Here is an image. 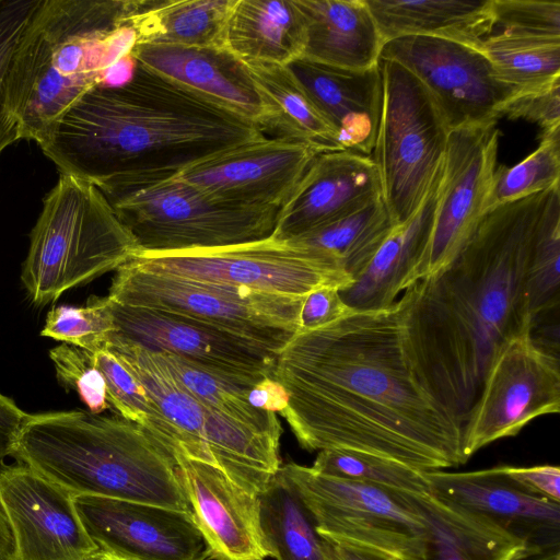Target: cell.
<instances>
[{"label":"cell","mask_w":560,"mask_h":560,"mask_svg":"<svg viewBox=\"0 0 560 560\" xmlns=\"http://www.w3.org/2000/svg\"><path fill=\"white\" fill-rule=\"evenodd\" d=\"M408 304L405 290L387 308L299 332L277 353L270 377L289 394L280 415L301 447L355 451L423 471L466 463L464 423L419 371Z\"/></svg>","instance_id":"obj_1"},{"label":"cell","mask_w":560,"mask_h":560,"mask_svg":"<svg viewBox=\"0 0 560 560\" xmlns=\"http://www.w3.org/2000/svg\"><path fill=\"white\" fill-rule=\"evenodd\" d=\"M560 185L489 210L454 260L408 288L407 329L419 371L465 423L500 348L532 329L527 271Z\"/></svg>","instance_id":"obj_2"},{"label":"cell","mask_w":560,"mask_h":560,"mask_svg":"<svg viewBox=\"0 0 560 560\" xmlns=\"http://www.w3.org/2000/svg\"><path fill=\"white\" fill-rule=\"evenodd\" d=\"M262 137L257 124L136 62L125 81L102 83L84 94L39 148L60 174L104 191L174 176Z\"/></svg>","instance_id":"obj_3"},{"label":"cell","mask_w":560,"mask_h":560,"mask_svg":"<svg viewBox=\"0 0 560 560\" xmlns=\"http://www.w3.org/2000/svg\"><path fill=\"white\" fill-rule=\"evenodd\" d=\"M140 0H42L12 56L7 102L20 138L42 144L65 113L107 83L136 44Z\"/></svg>","instance_id":"obj_4"},{"label":"cell","mask_w":560,"mask_h":560,"mask_svg":"<svg viewBox=\"0 0 560 560\" xmlns=\"http://www.w3.org/2000/svg\"><path fill=\"white\" fill-rule=\"evenodd\" d=\"M12 455L74 497L191 512L174 454L145 428L118 415H27Z\"/></svg>","instance_id":"obj_5"},{"label":"cell","mask_w":560,"mask_h":560,"mask_svg":"<svg viewBox=\"0 0 560 560\" xmlns=\"http://www.w3.org/2000/svg\"><path fill=\"white\" fill-rule=\"evenodd\" d=\"M30 238L21 279L37 306L118 270L138 254L101 190L65 174L45 197Z\"/></svg>","instance_id":"obj_6"},{"label":"cell","mask_w":560,"mask_h":560,"mask_svg":"<svg viewBox=\"0 0 560 560\" xmlns=\"http://www.w3.org/2000/svg\"><path fill=\"white\" fill-rule=\"evenodd\" d=\"M139 253L215 248L273 234L280 209L215 199L174 176L137 180L101 191Z\"/></svg>","instance_id":"obj_7"},{"label":"cell","mask_w":560,"mask_h":560,"mask_svg":"<svg viewBox=\"0 0 560 560\" xmlns=\"http://www.w3.org/2000/svg\"><path fill=\"white\" fill-rule=\"evenodd\" d=\"M112 301L171 314L278 353L301 330L305 296H288L142 270H116Z\"/></svg>","instance_id":"obj_8"},{"label":"cell","mask_w":560,"mask_h":560,"mask_svg":"<svg viewBox=\"0 0 560 560\" xmlns=\"http://www.w3.org/2000/svg\"><path fill=\"white\" fill-rule=\"evenodd\" d=\"M383 100L374 162L395 224L421 205L443 166L450 130L425 86L406 68L380 59Z\"/></svg>","instance_id":"obj_9"},{"label":"cell","mask_w":560,"mask_h":560,"mask_svg":"<svg viewBox=\"0 0 560 560\" xmlns=\"http://www.w3.org/2000/svg\"><path fill=\"white\" fill-rule=\"evenodd\" d=\"M308 510L318 536L382 560H423L424 524L405 494L324 475L296 463L281 465Z\"/></svg>","instance_id":"obj_10"},{"label":"cell","mask_w":560,"mask_h":560,"mask_svg":"<svg viewBox=\"0 0 560 560\" xmlns=\"http://www.w3.org/2000/svg\"><path fill=\"white\" fill-rule=\"evenodd\" d=\"M129 262L154 273L288 296L320 288L345 291L353 283L331 254L272 236L225 247L139 253Z\"/></svg>","instance_id":"obj_11"},{"label":"cell","mask_w":560,"mask_h":560,"mask_svg":"<svg viewBox=\"0 0 560 560\" xmlns=\"http://www.w3.org/2000/svg\"><path fill=\"white\" fill-rule=\"evenodd\" d=\"M559 410V354L527 329L500 348L485 374L463 428L466 462L486 445L516 435L533 419Z\"/></svg>","instance_id":"obj_12"},{"label":"cell","mask_w":560,"mask_h":560,"mask_svg":"<svg viewBox=\"0 0 560 560\" xmlns=\"http://www.w3.org/2000/svg\"><path fill=\"white\" fill-rule=\"evenodd\" d=\"M499 135L497 121L450 131L429 243L410 287L442 272L487 213Z\"/></svg>","instance_id":"obj_13"},{"label":"cell","mask_w":560,"mask_h":560,"mask_svg":"<svg viewBox=\"0 0 560 560\" xmlns=\"http://www.w3.org/2000/svg\"><path fill=\"white\" fill-rule=\"evenodd\" d=\"M380 59L411 72L429 91L448 130L497 121L512 90L501 83L482 48L405 36L386 42Z\"/></svg>","instance_id":"obj_14"},{"label":"cell","mask_w":560,"mask_h":560,"mask_svg":"<svg viewBox=\"0 0 560 560\" xmlns=\"http://www.w3.org/2000/svg\"><path fill=\"white\" fill-rule=\"evenodd\" d=\"M108 300L114 326L108 340L179 357L241 386L253 387L271 376L277 354L258 345L171 314Z\"/></svg>","instance_id":"obj_15"},{"label":"cell","mask_w":560,"mask_h":560,"mask_svg":"<svg viewBox=\"0 0 560 560\" xmlns=\"http://www.w3.org/2000/svg\"><path fill=\"white\" fill-rule=\"evenodd\" d=\"M320 152L305 143L262 137L195 163L174 177L229 203L280 209Z\"/></svg>","instance_id":"obj_16"},{"label":"cell","mask_w":560,"mask_h":560,"mask_svg":"<svg viewBox=\"0 0 560 560\" xmlns=\"http://www.w3.org/2000/svg\"><path fill=\"white\" fill-rule=\"evenodd\" d=\"M81 523L97 547L121 560H207L191 512L93 495L74 497Z\"/></svg>","instance_id":"obj_17"},{"label":"cell","mask_w":560,"mask_h":560,"mask_svg":"<svg viewBox=\"0 0 560 560\" xmlns=\"http://www.w3.org/2000/svg\"><path fill=\"white\" fill-rule=\"evenodd\" d=\"M0 508L15 560H71L97 549L81 523L74 495L27 465L0 468Z\"/></svg>","instance_id":"obj_18"},{"label":"cell","mask_w":560,"mask_h":560,"mask_svg":"<svg viewBox=\"0 0 560 560\" xmlns=\"http://www.w3.org/2000/svg\"><path fill=\"white\" fill-rule=\"evenodd\" d=\"M427 477L432 494L494 521L523 539L534 560L560 555V503L527 492L502 466L462 472L432 470Z\"/></svg>","instance_id":"obj_19"},{"label":"cell","mask_w":560,"mask_h":560,"mask_svg":"<svg viewBox=\"0 0 560 560\" xmlns=\"http://www.w3.org/2000/svg\"><path fill=\"white\" fill-rule=\"evenodd\" d=\"M382 198L372 156L350 150L318 153L280 208L272 237L298 240Z\"/></svg>","instance_id":"obj_20"},{"label":"cell","mask_w":560,"mask_h":560,"mask_svg":"<svg viewBox=\"0 0 560 560\" xmlns=\"http://www.w3.org/2000/svg\"><path fill=\"white\" fill-rule=\"evenodd\" d=\"M179 475L208 560L269 557L260 526L259 498L213 465L178 457Z\"/></svg>","instance_id":"obj_21"},{"label":"cell","mask_w":560,"mask_h":560,"mask_svg":"<svg viewBox=\"0 0 560 560\" xmlns=\"http://www.w3.org/2000/svg\"><path fill=\"white\" fill-rule=\"evenodd\" d=\"M130 56L179 88L260 127L264 112L249 70L225 48L135 44Z\"/></svg>","instance_id":"obj_22"},{"label":"cell","mask_w":560,"mask_h":560,"mask_svg":"<svg viewBox=\"0 0 560 560\" xmlns=\"http://www.w3.org/2000/svg\"><path fill=\"white\" fill-rule=\"evenodd\" d=\"M288 68L334 129L341 148L371 156L383 100L380 62L352 70L300 57Z\"/></svg>","instance_id":"obj_23"},{"label":"cell","mask_w":560,"mask_h":560,"mask_svg":"<svg viewBox=\"0 0 560 560\" xmlns=\"http://www.w3.org/2000/svg\"><path fill=\"white\" fill-rule=\"evenodd\" d=\"M442 168L416 212L394 226L368 265L354 277L353 283L340 291L343 301L353 310L387 308L410 288L411 277L429 243Z\"/></svg>","instance_id":"obj_24"},{"label":"cell","mask_w":560,"mask_h":560,"mask_svg":"<svg viewBox=\"0 0 560 560\" xmlns=\"http://www.w3.org/2000/svg\"><path fill=\"white\" fill-rule=\"evenodd\" d=\"M425 527L423 560H526L528 545L489 517L434 494H405Z\"/></svg>","instance_id":"obj_25"},{"label":"cell","mask_w":560,"mask_h":560,"mask_svg":"<svg viewBox=\"0 0 560 560\" xmlns=\"http://www.w3.org/2000/svg\"><path fill=\"white\" fill-rule=\"evenodd\" d=\"M295 2L306 26L302 57L352 70L378 65L384 42L365 0Z\"/></svg>","instance_id":"obj_26"},{"label":"cell","mask_w":560,"mask_h":560,"mask_svg":"<svg viewBox=\"0 0 560 560\" xmlns=\"http://www.w3.org/2000/svg\"><path fill=\"white\" fill-rule=\"evenodd\" d=\"M305 19L295 0H235L224 48L245 65L288 66L302 57Z\"/></svg>","instance_id":"obj_27"},{"label":"cell","mask_w":560,"mask_h":560,"mask_svg":"<svg viewBox=\"0 0 560 560\" xmlns=\"http://www.w3.org/2000/svg\"><path fill=\"white\" fill-rule=\"evenodd\" d=\"M384 44L405 36L454 40L482 48L494 21L491 0H365Z\"/></svg>","instance_id":"obj_28"},{"label":"cell","mask_w":560,"mask_h":560,"mask_svg":"<svg viewBox=\"0 0 560 560\" xmlns=\"http://www.w3.org/2000/svg\"><path fill=\"white\" fill-rule=\"evenodd\" d=\"M262 106L260 128L275 138L312 145L322 152L343 150L338 137L288 66L246 65Z\"/></svg>","instance_id":"obj_29"},{"label":"cell","mask_w":560,"mask_h":560,"mask_svg":"<svg viewBox=\"0 0 560 560\" xmlns=\"http://www.w3.org/2000/svg\"><path fill=\"white\" fill-rule=\"evenodd\" d=\"M235 0H140L131 19L136 44L224 48Z\"/></svg>","instance_id":"obj_30"},{"label":"cell","mask_w":560,"mask_h":560,"mask_svg":"<svg viewBox=\"0 0 560 560\" xmlns=\"http://www.w3.org/2000/svg\"><path fill=\"white\" fill-rule=\"evenodd\" d=\"M260 526L269 557L276 560H323L314 521L280 469L258 494Z\"/></svg>","instance_id":"obj_31"},{"label":"cell","mask_w":560,"mask_h":560,"mask_svg":"<svg viewBox=\"0 0 560 560\" xmlns=\"http://www.w3.org/2000/svg\"><path fill=\"white\" fill-rule=\"evenodd\" d=\"M482 50L498 80L512 93L560 79V38L501 32L487 36Z\"/></svg>","instance_id":"obj_32"},{"label":"cell","mask_w":560,"mask_h":560,"mask_svg":"<svg viewBox=\"0 0 560 560\" xmlns=\"http://www.w3.org/2000/svg\"><path fill=\"white\" fill-rule=\"evenodd\" d=\"M396 224L380 198L298 240L335 256L354 279Z\"/></svg>","instance_id":"obj_33"},{"label":"cell","mask_w":560,"mask_h":560,"mask_svg":"<svg viewBox=\"0 0 560 560\" xmlns=\"http://www.w3.org/2000/svg\"><path fill=\"white\" fill-rule=\"evenodd\" d=\"M154 353L175 380L200 402L258 431L281 436L282 428L276 413L248 404L247 395L252 387L225 381L179 357Z\"/></svg>","instance_id":"obj_34"},{"label":"cell","mask_w":560,"mask_h":560,"mask_svg":"<svg viewBox=\"0 0 560 560\" xmlns=\"http://www.w3.org/2000/svg\"><path fill=\"white\" fill-rule=\"evenodd\" d=\"M311 467L324 475L363 482L388 492H431L427 471L361 452L323 450Z\"/></svg>","instance_id":"obj_35"},{"label":"cell","mask_w":560,"mask_h":560,"mask_svg":"<svg viewBox=\"0 0 560 560\" xmlns=\"http://www.w3.org/2000/svg\"><path fill=\"white\" fill-rule=\"evenodd\" d=\"M89 355L104 377L109 407L118 416L142 425L158 440L166 442L171 436L166 419L119 357L106 346L89 352Z\"/></svg>","instance_id":"obj_36"},{"label":"cell","mask_w":560,"mask_h":560,"mask_svg":"<svg viewBox=\"0 0 560 560\" xmlns=\"http://www.w3.org/2000/svg\"><path fill=\"white\" fill-rule=\"evenodd\" d=\"M560 185V127L541 132L537 149L514 166L495 168L487 212Z\"/></svg>","instance_id":"obj_37"},{"label":"cell","mask_w":560,"mask_h":560,"mask_svg":"<svg viewBox=\"0 0 560 560\" xmlns=\"http://www.w3.org/2000/svg\"><path fill=\"white\" fill-rule=\"evenodd\" d=\"M559 262L560 202L551 208L541 225L527 271L532 326L539 317L559 306Z\"/></svg>","instance_id":"obj_38"},{"label":"cell","mask_w":560,"mask_h":560,"mask_svg":"<svg viewBox=\"0 0 560 560\" xmlns=\"http://www.w3.org/2000/svg\"><path fill=\"white\" fill-rule=\"evenodd\" d=\"M113 329L108 298L91 296L84 306L50 310L40 335L93 352L106 346Z\"/></svg>","instance_id":"obj_39"},{"label":"cell","mask_w":560,"mask_h":560,"mask_svg":"<svg viewBox=\"0 0 560 560\" xmlns=\"http://www.w3.org/2000/svg\"><path fill=\"white\" fill-rule=\"evenodd\" d=\"M42 0H0V154L20 140L7 102V78L16 45Z\"/></svg>","instance_id":"obj_40"},{"label":"cell","mask_w":560,"mask_h":560,"mask_svg":"<svg viewBox=\"0 0 560 560\" xmlns=\"http://www.w3.org/2000/svg\"><path fill=\"white\" fill-rule=\"evenodd\" d=\"M49 357L60 384L75 390L90 412L102 413L110 408L104 377L92 364L88 351L63 343L51 349Z\"/></svg>","instance_id":"obj_41"},{"label":"cell","mask_w":560,"mask_h":560,"mask_svg":"<svg viewBox=\"0 0 560 560\" xmlns=\"http://www.w3.org/2000/svg\"><path fill=\"white\" fill-rule=\"evenodd\" d=\"M494 25L502 32L560 38V2L537 0H491Z\"/></svg>","instance_id":"obj_42"},{"label":"cell","mask_w":560,"mask_h":560,"mask_svg":"<svg viewBox=\"0 0 560 560\" xmlns=\"http://www.w3.org/2000/svg\"><path fill=\"white\" fill-rule=\"evenodd\" d=\"M524 119L541 132L560 127V79L542 86L513 92L502 104L499 117Z\"/></svg>","instance_id":"obj_43"},{"label":"cell","mask_w":560,"mask_h":560,"mask_svg":"<svg viewBox=\"0 0 560 560\" xmlns=\"http://www.w3.org/2000/svg\"><path fill=\"white\" fill-rule=\"evenodd\" d=\"M355 310L342 299L336 288H320L305 296L301 311V330L308 331L338 322Z\"/></svg>","instance_id":"obj_44"},{"label":"cell","mask_w":560,"mask_h":560,"mask_svg":"<svg viewBox=\"0 0 560 560\" xmlns=\"http://www.w3.org/2000/svg\"><path fill=\"white\" fill-rule=\"evenodd\" d=\"M504 474L527 492L560 503V468L502 466Z\"/></svg>","instance_id":"obj_45"},{"label":"cell","mask_w":560,"mask_h":560,"mask_svg":"<svg viewBox=\"0 0 560 560\" xmlns=\"http://www.w3.org/2000/svg\"><path fill=\"white\" fill-rule=\"evenodd\" d=\"M27 417L13 400L0 394V468L12 455L20 430Z\"/></svg>","instance_id":"obj_46"},{"label":"cell","mask_w":560,"mask_h":560,"mask_svg":"<svg viewBox=\"0 0 560 560\" xmlns=\"http://www.w3.org/2000/svg\"><path fill=\"white\" fill-rule=\"evenodd\" d=\"M247 401L256 409L276 413L288 406L289 394L279 382L266 377L249 389Z\"/></svg>","instance_id":"obj_47"},{"label":"cell","mask_w":560,"mask_h":560,"mask_svg":"<svg viewBox=\"0 0 560 560\" xmlns=\"http://www.w3.org/2000/svg\"><path fill=\"white\" fill-rule=\"evenodd\" d=\"M322 539V538H320ZM323 560H382L375 556L320 540Z\"/></svg>","instance_id":"obj_48"},{"label":"cell","mask_w":560,"mask_h":560,"mask_svg":"<svg viewBox=\"0 0 560 560\" xmlns=\"http://www.w3.org/2000/svg\"><path fill=\"white\" fill-rule=\"evenodd\" d=\"M0 560H15L14 541L8 522L0 508Z\"/></svg>","instance_id":"obj_49"},{"label":"cell","mask_w":560,"mask_h":560,"mask_svg":"<svg viewBox=\"0 0 560 560\" xmlns=\"http://www.w3.org/2000/svg\"><path fill=\"white\" fill-rule=\"evenodd\" d=\"M71 560H121V559L116 558L101 549H95L89 553H85L83 556H80V557L71 559Z\"/></svg>","instance_id":"obj_50"},{"label":"cell","mask_w":560,"mask_h":560,"mask_svg":"<svg viewBox=\"0 0 560 560\" xmlns=\"http://www.w3.org/2000/svg\"><path fill=\"white\" fill-rule=\"evenodd\" d=\"M551 560H560V555L556 556L553 559Z\"/></svg>","instance_id":"obj_51"}]
</instances>
